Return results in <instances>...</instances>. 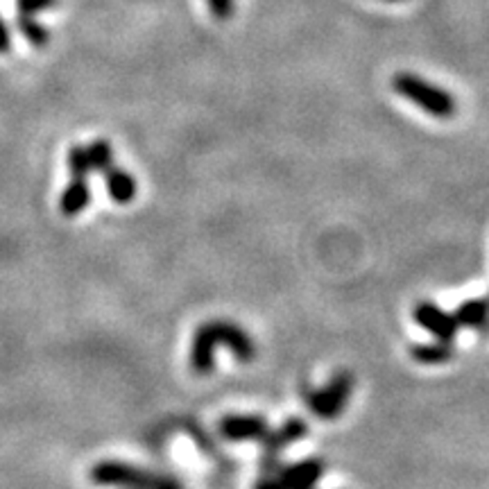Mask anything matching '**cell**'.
<instances>
[{
	"instance_id": "cell-1",
	"label": "cell",
	"mask_w": 489,
	"mask_h": 489,
	"mask_svg": "<svg viewBox=\"0 0 489 489\" xmlns=\"http://www.w3.org/2000/svg\"><path fill=\"white\" fill-rule=\"evenodd\" d=\"M392 88L401 98H406L408 103L417 104L422 111H426L432 118H454L455 111H458V100L447 88L428 82V80L419 78V75L410 71L397 73L392 78Z\"/></svg>"
},
{
	"instance_id": "cell-2",
	"label": "cell",
	"mask_w": 489,
	"mask_h": 489,
	"mask_svg": "<svg viewBox=\"0 0 489 489\" xmlns=\"http://www.w3.org/2000/svg\"><path fill=\"white\" fill-rule=\"evenodd\" d=\"M91 483L100 487H123V489H184V485L177 483L172 476L152 474L148 469H141L136 464L120 462V460H103L93 464L88 471Z\"/></svg>"
},
{
	"instance_id": "cell-3",
	"label": "cell",
	"mask_w": 489,
	"mask_h": 489,
	"mask_svg": "<svg viewBox=\"0 0 489 489\" xmlns=\"http://www.w3.org/2000/svg\"><path fill=\"white\" fill-rule=\"evenodd\" d=\"M351 392H354V374L338 371L322 390H304V403L317 419L333 422L349 406Z\"/></svg>"
},
{
	"instance_id": "cell-4",
	"label": "cell",
	"mask_w": 489,
	"mask_h": 489,
	"mask_svg": "<svg viewBox=\"0 0 489 489\" xmlns=\"http://www.w3.org/2000/svg\"><path fill=\"white\" fill-rule=\"evenodd\" d=\"M325 471L326 462L319 458L302 460L290 467L281 464L274 474H263L254 489H313Z\"/></svg>"
},
{
	"instance_id": "cell-5",
	"label": "cell",
	"mask_w": 489,
	"mask_h": 489,
	"mask_svg": "<svg viewBox=\"0 0 489 489\" xmlns=\"http://www.w3.org/2000/svg\"><path fill=\"white\" fill-rule=\"evenodd\" d=\"M309 435V424L302 417H290L284 422L277 431H268V435L261 439L263 458H261V471L263 474H274L281 467V451L288 448L290 444L299 442Z\"/></svg>"
},
{
	"instance_id": "cell-6",
	"label": "cell",
	"mask_w": 489,
	"mask_h": 489,
	"mask_svg": "<svg viewBox=\"0 0 489 489\" xmlns=\"http://www.w3.org/2000/svg\"><path fill=\"white\" fill-rule=\"evenodd\" d=\"M204 329V333L211 338V342L218 347H227L233 355H236L241 363H252L256 358V345L249 338V333L245 329H241L233 322L227 319H211V322H204L200 325Z\"/></svg>"
},
{
	"instance_id": "cell-7",
	"label": "cell",
	"mask_w": 489,
	"mask_h": 489,
	"mask_svg": "<svg viewBox=\"0 0 489 489\" xmlns=\"http://www.w3.org/2000/svg\"><path fill=\"white\" fill-rule=\"evenodd\" d=\"M218 431L227 442H261L270 426L261 415H227L220 419Z\"/></svg>"
},
{
	"instance_id": "cell-8",
	"label": "cell",
	"mask_w": 489,
	"mask_h": 489,
	"mask_svg": "<svg viewBox=\"0 0 489 489\" xmlns=\"http://www.w3.org/2000/svg\"><path fill=\"white\" fill-rule=\"evenodd\" d=\"M412 317L417 322L419 326L432 333L438 340L442 342H454L458 338L460 325L455 315H448L439 309L438 304H432V302H419L412 310Z\"/></svg>"
},
{
	"instance_id": "cell-9",
	"label": "cell",
	"mask_w": 489,
	"mask_h": 489,
	"mask_svg": "<svg viewBox=\"0 0 489 489\" xmlns=\"http://www.w3.org/2000/svg\"><path fill=\"white\" fill-rule=\"evenodd\" d=\"M104 175V188H107L109 197L116 202V204H129V202L136 197V180L132 172L120 171V168H109Z\"/></svg>"
},
{
	"instance_id": "cell-10",
	"label": "cell",
	"mask_w": 489,
	"mask_h": 489,
	"mask_svg": "<svg viewBox=\"0 0 489 489\" xmlns=\"http://www.w3.org/2000/svg\"><path fill=\"white\" fill-rule=\"evenodd\" d=\"M88 204H91V186H88V181L71 177V181H68V186L62 193V200H59V211L66 218H75Z\"/></svg>"
},
{
	"instance_id": "cell-11",
	"label": "cell",
	"mask_w": 489,
	"mask_h": 489,
	"mask_svg": "<svg viewBox=\"0 0 489 489\" xmlns=\"http://www.w3.org/2000/svg\"><path fill=\"white\" fill-rule=\"evenodd\" d=\"M455 319H458L460 329H474L478 331V335L483 333L485 326L489 322V306L483 299H469V302H462L460 309L455 310Z\"/></svg>"
},
{
	"instance_id": "cell-12",
	"label": "cell",
	"mask_w": 489,
	"mask_h": 489,
	"mask_svg": "<svg viewBox=\"0 0 489 489\" xmlns=\"http://www.w3.org/2000/svg\"><path fill=\"white\" fill-rule=\"evenodd\" d=\"M410 355L419 365H444L455 358L454 342H432V345H412Z\"/></svg>"
},
{
	"instance_id": "cell-13",
	"label": "cell",
	"mask_w": 489,
	"mask_h": 489,
	"mask_svg": "<svg viewBox=\"0 0 489 489\" xmlns=\"http://www.w3.org/2000/svg\"><path fill=\"white\" fill-rule=\"evenodd\" d=\"M16 27H19V32H21L23 39H26L30 46L43 48L48 46V42H50V32H48V27L42 26V23L36 21V19H32V16L19 14V19H16Z\"/></svg>"
},
{
	"instance_id": "cell-14",
	"label": "cell",
	"mask_w": 489,
	"mask_h": 489,
	"mask_svg": "<svg viewBox=\"0 0 489 489\" xmlns=\"http://www.w3.org/2000/svg\"><path fill=\"white\" fill-rule=\"evenodd\" d=\"M87 152L88 161H91V171L107 172L109 168H114V148H111L109 141H93L91 145H87Z\"/></svg>"
},
{
	"instance_id": "cell-15",
	"label": "cell",
	"mask_w": 489,
	"mask_h": 489,
	"mask_svg": "<svg viewBox=\"0 0 489 489\" xmlns=\"http://www.w3.org/2000/svg\"><path fill=\"white\" fill-rule=\"evenodd\" d=\"M66 165L71 177H75V180H87L88 172H93L87 145H71V149H68L66 155Z\"/></svg>"
},
{
	"instance_id": "cell-16",
	"label": "cell",
	"mask_w": 489,
	"mask_h": 489,
	"mask_svg": "<svg viewBox=\"0 0 489 489\" xmlns=\"http://www.w3.org/2000/svg\"><path fill=\"white\" fill-rule=\"evenodd\" d=\"M52 5H57V0H16V11L26 16H34L36 11H43Z\"/></svg>"
},
{
	"instance_id": "cell-17",
	"label": "cell",
	"mask_w": 489,
	"mask_h": 489,
	"mask_svg": "<svg viewBox=\"0 0 489 489\" xmlns=\"http://www.w3.org/2000/svg\"><path fill=\"white\" fill-rule=\"evenodd\" d=\"M206 3H209V10L218 21H227L229 16L233 14V0H206Z\"/></svg>"
},
{
	"instance_id": "cell-18",
	"label": "cell",
	"mask_w": 489,
	"mask_h": 489,
	"mask_svg": "<svg viewBox=\"0 0 489 489\" xmlns=\"http://www.w3.org/2000/svg\"><path fill=\"white\" fill-rule=\"evenodd\" d=\"M10 48H11L10 27L5 26V21H3V16H0V55H5V52H10Z\"/></svg>"
},
{
	"instance_id": "cell-19",
	"label": "cell",
	"mask_w": 489,
	"mask_h": 489,
	"mask_svg": "<svg viewBox=\"0 0 489 489\" xmlns=\"http://www.w3.org/2000/svg\"><path fill=\"white\" fill-rule=\"evenodd\" d=\"M383 3H403V0H383Z\"/></svg>"
},
{
	"instance_id": "cell-20",
	"label": "cell",
	"mask_w": 489,
	"mask_h": 489,
	"mask_svg": "<svg viewBox=\"0 0 489 489\" xmlns=\"http://www.w3.org/2000/svg\"><path fill=\"white\" fill-rule=\"evenodd\" d=\"M313 489H315V487H313Z\"/></svg>"
}]
</instances>
